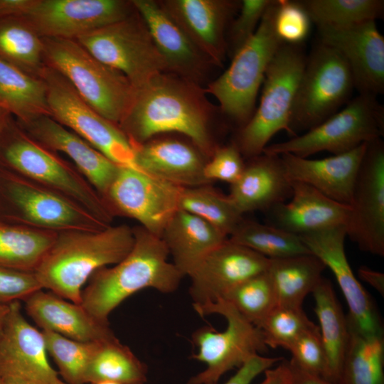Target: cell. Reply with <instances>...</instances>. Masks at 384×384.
I'll return each instance as SVG.
<instances>
[{
  "instance_id": "obj_30",
  "label": "cell",
  "mask_w": 384,
  "mask_h": 384,
  "mask_svg": "<svg viewBox=\"0 0 384 384\" xmlns=\"http://www.w3.org/2000/svg\"><path fill=\"white\" fill-rule=\"evenodd\" d=\"M311 294L326 354L324 378L338 384L349 338L347 317L329 279L322 277Z\"/></svg>"
},
{
  "instance_id": "obj_21",
  "label": "cell",
  "mask_w": 384,
  "mask_h": 384,
  "mask_svg": "<svg viewBox=\"0 0 384 384\" xmlns=\"http://www.w3.org/2000/svg\"><path fill=\"white\" fill-rule=\"evenodd\" d=\"M160 4L209 62L223 64L228 50L225 28L240 2L170 0Z\"/></svg>"
},
{
  "instance_id": "obj_47",
  "label": "cell",
  "mask_w": 384,
  "mask_h": 384,
  "mask_svg": "<svg viewBox=\"0 0 384 384\" xmlns=\"http://www.w3.org/2000/svg\"><path fill=\"white\" fill-rule=\"evenodd\" d=\"M43 289L34 272L0 267V305L23 302Z\"/></svg>"
},
{
  "instance_id": "obj_4",
  "label": "cell",
  "mask_w": 384,
  "mask_h": 384,
  "mask_svg": "<svg viewBox=\"0 0 384 384\" xmlns=\"http://www.w3.org/2000/svg\"><path fill=\"white\" fill-rule=\"evenodd\" d=\"M0 166L78 203L110 225L114 214L78 169L29 137L11 116L0 132Z\"/></svg>"
},
{
  "instance_id": "obj_9",
  "label": "cell",
  "mask_w": 384,
  "mask_h": 384,
  "mask_svg": "<svg viewBox=\"0 0 384 384\" xmlns=\"http://www.w3.org/2000/svg\"><path fill=\"white\" fill-rule=\"evenodd\" d=\"M355 89L343 57L319 41L306 55L287 134L294 137L319 125L346 105Z\"/></svg>"
},
{
  "instance_id": "obj_17",
  "label": "cell",
  "mask_w": 384,
  "mask_h": 384,
  "mask_svg": "<svg viewBox=\"0 0 384 384\" xmlns=\"http://www.w3.org/2000/svg\"><path fill=\"white\" fill-rule=\"evenodd\" d=\"M270 260L228 238L203 258L188 274L196 309L223 299L245 280L267 271Z\"/></svg>"
},
{
  "instance_id": "obj_39",
  "label": "cell",
  "mask_w": 384,
  "mask_h": 384,
  "mask_svg": "<svg viewBox=\"0 0 384 384\" xmlns=\"http://www.w3.org/2000/svg\"><path fill=\"white\" fill-rule=\"evenodd\" d=\"M311 22L319 26H347L376 21L384 14L383 0H302Z\"/></svg>"
},
{
  "instance_id": "obj_35",
  "label": "cell",
  "mask_w": 384,
  "mask_h": 384,
  "mask_svg": "<svg viewBox=\"0 0 384 384\" xmlns=\"http://www.w3.org/2000/svg\"><path fill=\"white\" fill-rule=\"evenodd\" d=\"M0 60L40 78L46 65L43 38L25 18H0Z\"/></svg>"
},
{
  "instance_id": "obj_23",
  "label": "cell",
  "mask_w": 384,
  "mask_h": 384,
  "mask_svg": "<svg viewBox=\"0 0 384 384\" xmlns=\"http://www.w3.org/2000/svg\"><path fill=\"white\" fill-rule=\"evenodd\" d=\"M367 143L350 151L321 159L292 154H283L280 157L291 182L305 183L330 199L350 206Z\"/></svg>"
},
{
  "instance_id": "obj_19",
  "label": "cell",
  "mask_w": 384,
  "mask_h": 384,
  "mask_svg": "<svg viewBox=\"0 0 384 384\" xmlns=\"http://www.w3.org/2000/svg\"><path fill=\"white\" fill-rule=\"evenodd\" d=\"M319 41L336 49L348 63L358 94L384 92V37L375 21L317 26Z\"/></svg>"
},
{
  "instance_id": "obj_49",
  "label": "cell",
  "mask_w": 384,
  "mask_h": 384,
  "mask_svg": "<svg viewBox=\"0 0 384 384\" xmlns=\"http://www.w3.org/2000/svg\"><path fill=\"white\" fill-rule=\"evenodd\" d=\"M265 372V378L260 384H290L292 370L289 361H283L274 368H268Z\"/></svg>"
},
{
  "instance_id": "obj_57",
  "label": "cell",
  "mask_w": 384,
  "mask_h": 384,
  "mask_svg": "<svg viewBox=\"0 0 384 384\" xmlns=\"http://www.w3.org/2000/svg\"><path fill=\"white\" fill-rule=\"evenodd\" d=\"M0 384H2V380H1V376H0Z\"/></svg>"
},
{
  "instance_id": "obj_2",
  "label": "cell",
  "mask_w": 384,
  "mask_h": 384,
  "mask_svg": "<svg viewBox=\"0 0 384 384\" xmlns=\"http://www.w3.org/2000/svg\"><path fill=\"white\" fill-rule=\"evenodd\" d=\"M134 241L119 262L96 271L82 289L80 304L96 319L108 322L110 314L136 292L152 288L174 292L183 276L168 261V249L161 237L142 226L133 228Z\"/></svg>"
},
{
  "instance_id": "obj_22",
  "label": "cell",
  "mask_w": 384,
  "mask_h": 384,
  "mask_svg": "<svg viewBox=\"0 0 384 384\" xmlns=\"http://www.w3.org/2000/svg\"><path fill=\"white\" fill-rule=\"evenodd\" d=\"M18 124L29 137L44 147L68 156L105 200L120 166L49 115L39 116Z\"/></svg>"
},
{
  "instance_id": "obj_10",
  "label": "cell",
  "mask_w": 384,
  "mask_h": 384,
  "mask_svg": "<svg viewBox=\"0 0 384 384\" xmlns=\"http://www.w3.org/2000/svg\"><path fill=\"white\" fill-rule=\"evenodd\" d=\"M383 134V106L377 97L358 94L319 125L287 141L267 145L263 153L303 158L321 151L336 155L381 138Z\"/></svg>"
},
{
  "instance_id": "obj_32",
  "label": "cell",
  "mask_w": 384,
  "mask_h": 384,
  "mask_svg": "<svg viewBox=\"0 0 384 384\" xmlns=\"http://www.w3.org/2000/svg\"><path fill=\"white\" fill-rule=\"evenodd\" d=\"M0 107L19 123L50 116L45 82L0 60Z\"/></svg>"
},
{
  "instance_id": "obj_43",
  "label": "cell",
  "mask_w": 384,
  "mask_h": 384,
  "mask_svg": "<svg viewBox=\"0 0 384 384\" xmlns=\"http://www.w3.org/2000/svg\"><path fill=\"white\" fill-rule=\"evenodd\" d=\"M311 23L299 1L278 0L274 26L283 43L302 44L309 36Z\"/></svg>"
},
{
  "instance_id": "obj_55",
  "label": "cell",
  "mask_w": 384,
  "mask_h": 384,
  "mask_svg": "<svg viewBox=\"0 0 384 384\" xmlns=\"http://www.w3.org/2000/svg\"><path fill=\"white\" fill-rule=\"evenodd\" d=\"M11 115L4 109L0 107V132Z\"/></svg>"
},
{
  "instance_id": "obj_42",
  "label": "cell",
  "mask_w": 384,
  "mask_h": 384,
  "mask_svg": "<svg viewBox=\"0 0 384 384\" xmlns=\"http://www.w3.org/2000/svg\"><path fill=\"white\" fill-rule=\"evenodd\" d=\"M302 307L277 306L265 318L260 329L267 347L287 350L304 332L316 328Z\"/></svg>"
},
{
  "instance_id": "obj_48",
  "label": "cell",
  "mask_w": 384,
  "mask_h": 384,
  "mask_svg": "<svg viewBox=\"0 0 384 384\" xmlns=\"http://www.w3.org/2000/svg\"><path fill=\"white\" fill-rule=\"evenodd\" d=\"M281 360L282 358L264 357L256 354L238 368L236 373L224 384H250L258 375Z\"/></svg>"
},
{
  "instance_id": "obj_40",
  "label": "cell",
  "mask_w": 384,
  "mask_h": 384,
  "mask_svg": "<svg viewBox=\"0 0 384 384\" xmlns=\"http://www.w3.org/2000/svg\"><path fill=\"white\" fill-rule=\"evenodd\" d=\"M42 333L60 378L66 384H85L87 368L100 341H80L52 331Z\"/></svg>"
},
{
  "instance_id": "obj_8",
  "label": "cell",
  "mask_w": 384,
  "mask_h": 384,
  "mask_svg": "<svg viewBox=\"0 0 384 384\" xmlns=\"http://www.w3.org/2000/svg\"><path fill=\"white\" fill-rule=\"evenodd\" d=\"M277 5L278 0H273L254 36L233 56L228 69L207 88L218 101L221 112L242 126L252 116L268 65L284 43L275 31Z\"/></svg>"
},
{
  "instance_id": "obj_1",
  "label": "cell",
  "mask_w": 384,
  "mask_h": 384,
  "mask_svg": "<svg viewBox=\"0 0 384 384\" xmlns=\"http://www.w3.org/2000/svg\"><path fill=\"white\" fill-rule=\"evenodd\" d=\"M134 146L156 134L178 132L206 154L215 148L208 129L206 107L192 82L161 73L136 89L133 101L118 124Z\"/></svg>"
},
{
  "instance_id": "obj_50",
  "label": "cell",
  "mask_w": 384,
  "mask_h": 384,
  "mask_svg": "<svg viewBox=\"0 0 384 384\" xmlns=\"http://www.w3.org/2000/svg\"><path fill=\"white\" fill-rule=\"evenodd\" d=\"M34 0H0V18L23 17Z\"/></svg>"
},
{
  "instance_id": "obj_27",
  "label": "cell",
  "mask_w": 384,
  "mask_h": 384,
  "mask_svg": "<svg viewBox=\"0 0 384 384\" xmlns=\"http://www.w3.org/2000/svg\"><path fill=\"white\" fill-rule=\"evenodd\" d=\"M132 3L165 59L169 70H174L186 80H198L203 71L204 65L209 61L160 3L151 0H134Z\"/></svg>"
},
{
  "instance_id": "obj_41",
  "label": "cell",
  "mask_w": 384,
  "mask_h": 384,
  "mask_svg": "<svg viewBox=\"0 0 384 384\" xmlns=\"http://www.w3.org/2000/svg\"><path fill=\"white\" fill-rule=\"evenodd\" d=\"M222 299L230 304L247 321L258 328L277 306L266 272L240 284Z\"/></svg>"
},
{
  "instance_id": "obj_36",
  "label": "cell",
  "mask_w": 384,
  "mask_h": 384,
  "mask_svg": "<svg viewBox=\"0 0 384 384\" xmlns=\"http://www.w3.org/2000/svg\"><path fill=\"white\" fill-rule=\"evenodd\" d=\"M146 380V366L114 335L99 342L85 374V384L102 380L144 384Z\"/></svg>"
},
{
  "instance_id": "obj_33",
  "label": "cell",
  "mask_w": 384,
  "mask_h": 384,
  "mask_svg": "<svg viewBox=\"0 0 384 384\" xmlns=\"http://www.w3.org/2000/svg\"><path fill=\"white\" fill-rule=\"evenodd\" d=\"M58 233L0 220V267L34 272Z\"/></svg>"
},
{
  "instance_id": "obj_18",
  "label": "cell",
  "mask_w": 384,
  "mask_h": 384,
  "mask_svg": "<svg viewBox=\"0 0 384 384\" xmlns=\"http://www.w3.org/2000/svg\"><path fill=\"white\" fill-rule=\"evenodd\" d=\"M311 254L329 267L336 277L349 309L347 318L361 332L383 335L378 309L369 294L359 283L347 260L344 241L346 225L299 235Z\"/></svg>"
},
{
  "instance_id": "obj_11",
  "label": "cell",
  "mask_w": 384,
  "mask_h": 384,
  "mask_svg": "<svg viewBox=\"0 0 384 384\" xmlns=\"http://www.w3.org/2000/svg\"><path fill=\"white\" fill-rule=\"evenodd\" d=\"M201 316L222 315L227 327L217 331L209 326L196 330L192 341L197 347L193 358L206 364L204 370L191 377L188 384H217L228 371L240 368L256 354L267 351L262 330L223 299L195 309Z\"/></svg>"
},
{
  "instance_id": "obj_56",
  "label": "cell",
  "mask_w": 384,
  "mask_h": 384,
  "mask_svg": "<svg viewBox=\"0 0 384 384\" xmlns=\"http://www.w3.org/2000/svg\"><path fill=\"white\" fill-rule=\"evenodd\" d=\"M92 384H120V383L113 382V381L102 380V381H98V382H96V383H93Z\"/></svg>"
},
{
  "instance_id": "obj_29",
  "label": "cell",
  "mask_w": 384,
  "mask_h": 384,
  "mask_svg": "<svg viewBox=\"0 0 384 384\" xmlns=\"http://www.w3.org/2000/svg\"><path fill=\"white\" fill-rule=\"evenodd\" d=\"M173 264L184 277L227 236L199 217L178 209L161 236Z\"/></svg>"
},
{
  "instance_id": "obj_54",
  "label": "cell",
  "mask_w": 384,
  "mask_h": 384,
  "mask_svg": "<svg viewBox=\"0 0 384 384\" xmlns=\"http://www.w3.org/2000/svg\"><path fill=\"white\" fill-rule=\"evenodd\" d=\"M9 311V304L0 305V336L4 325V322Z\"/></svg>"
},
{
  "instance_id": "obj_51",
  "label": "cell",
  "mask_w": 384,
  "mask_h": 384,
  "mask_svg": "<svg viewBox=\"0 0 384 384\" xmlns=\"http://www.w3.org/2000/svg\"><path fill=\"white\" fill-rule=\"evenodd\" d=\"M359 277L374 288L382 296L384 295V274L366 266H361L358 270Z\"/></svg>"
},
{
  "instance_id": "obj_7",
  "label": "cell",
  "mask_w": 384,
  "mask_h": 384,
  "mask_svg": "<svg viewBox=\"0 0 384 384\" xmlns=\"http://www.w3.org/2000/svg\"><path fill=\"white\" fill-rule=\"evenodd\" d=\"M306 59L302 44L284 43L272 58L262 82L260 105L234 142L242 156H259L278 132L288 133Z\"/></svg>"
},
{
  "instance_id": "obj_46",
  "label": "cell",
  "mask_w": 384,
  "mask_h": 384,
  "mask_svg": "<svg viewBox=\"0 0 384 384\" xmlns=\"http://www.w3.org/2000/svg\"><path fill=\"white\" fill-rule=\"evenodd\" d=\"M235 143L215 149L210 159L206 162L205 177L210 182L219 180L231 184L241 176L245 164Z\"/></svg>"
},
{
  "instance_id": "obj_12",
  "label": "cell",
  "mask_w": 384,
  "mask_h": 384,
  "mask_svg": "<svg viewBox=\"0 0 384 384\" xmlns=\"http://www.w3.org/2000/svg\"><path fill=\"white\" fill-rule=\"evenodd\" d=\"M40 78L46 87L50 116L119 166L134 165V147L117 124L90 107L60 73L45 65Z\"/></svg>"
},
{
  "instance_id": "obj_14",
  "label": "cell",
  "mask_w": 384,
  "mask_h": 384,
  "mask_svg": "<svg viewBox=\"0 0 384 384\" xmlns=\"http://www.w3.org/2000/svg\"><path fill=\"white\" fill-rule=\"evenodd\" d=\"M182 189L137 167L120 166L105 201L114 215L133 218L147 231L161 237L179 209Z\"/></svg>"
},
{
  "instance_id": "obj_13",
  "label": "cell",
  "mask_w": 384,
  "mask_h": 384,
  "mask_svg": "<svg viewBox=\"0 0 384 384\" xmlns=\"http://www.w3.org/2000/svg\"><path fill=\"white\" fill-rule=\"evenodd\" d=\"M76 41L97 60L122 73L135 89L169 70L143 20L132 14Z\"/></svg>"
},
{
  "instance_id": "obj_3",
  "label": "cell",
  "mask_w": 384,
  "mask_h": 384,
  "mask_svg": "<svg viewBox=\"0 0 384 384\" xmlns=\"http://www.w3.org/2000/svg\"><path fill=\"white\" fill-rule=\"evenodd\" d=\"M134 241L133 228L124 224L96 231L58 233L34 273L43 289L80 304L92 275L121 261Z\"/></svg>"
},
{
  "instance_id": "obj_34",
  "label": "cell",
  "mask_w": 384,
  "mask_h": 384,
  "mask_svg": "<svg viewBox=\"0 0 384 384\" xmlns=\"http://www.w3.org/2000/svg\"><path fill=\"white\" fill-rule=\"evenodd\" d=\"M347 321L349 338L338 384H384L383 334H366Z\"/></svg>"
},
{
  "instance_id": "obj_24",
  "label": "cell",
  "mask_w": 384,
  "mask_h": 384,
  "mask_svg": "<svg viewBox=\"0 0 384 384\" xmlns=\"http://www.w3.org/2000/svg\"><path fill=\"white\" fill-rule=\"evenodd\" d=\"M292 193L288 202L270 210L272 225L297 235L339 225H346L350 206L325 196L313 187L292 181Z\"/></svg>"
},
{
  "instance_id": "obj_28",
  "label": "cell",
  "mask_w": 384,
  "mask_h": 384,
  "mask_svg": "<svg viewBox=\"0 0 384 384\" xmlns=\"http://www.w3.org/2000/svg\"><path fill=\"white\" fill-rule=\"evenodd\" d=\"M201 154L175 139L149 140L134 146V165L141 171L182 188L209 184Z\"/></svg>"
},
{
  "instance_id": "obj_26",
  "label": "cell",
  "mask_w": 384,
  "mask_h": 384,
  "mask_svg": "<svg viewBox=\"0 0 384 384\" xmlns=\"http://www.w3.org/2000/svg\"><path fill=\"white\" fill-rule=\"evenodd\" d=\"M292 193L280 156L262 154L250 158L240 178L230 186L228 196L243 215L270 210L286 202Z\"/></svg>"
},
{
  "instance_id": "obj_53",
  "label": "cell",
  "mask_w": 384,
  "mask_h": 384,
  "mask_svg": "<svg viewBox=\"0 0 384 384\" xmlns=\"http://www.w3.org/2000/svg\"><path fill=\"white\" fill-rule=\"evenodd\" d=\"M1 378L2 384H41L34 380L16 375H4L1 376Z\"/></svg>"
},
{
  "instance_id": "obj_15",
  "label": "cell",
  "mask_w": 384,
  "mask_h": 384,
  "mask_svg": "<svg viewBox=\"0 0 384 384\" xmlns=\"http://www.w3.org/2000/svg\"><path fill=\"white\" fill-rule=\"evenodd\" d=\"M349 206L346 236L361 250L383 257L384 143L381 138L366 144Z\"/></svg>"
},
{
  "instance_id": "obj_45",
  "label": "cell",
  "mask_w": 384,
  "mask_h": 384,
  "mask_svg": "<svg viewBox=\"0 0 384 384\" xmlns=\"http://www.w3.org/2000/svg\"><path fill=\"white\" fill-rule=\"evenodd\" d=\"M273 0H243L232 22L229 49L233 56L255 33L262 18Z\"/></svg>"
},
{
  "instance_id": "obj_52",
  "label": "cell",
  "mask_w": 384,
  "mask_h": 384,
  "mask_svg": "<svg viewBox=\"0 0 384 384\" xmlns=\"http://www.w3.org/2000/svg\"><path fill=\"white\" fill-rule=\"evenodd\" d=\"M289 363L292 370V379L290 384H338L321 376L305 372L290 361Z\"/></svg>"
},
{
  "instance_id": "obj_5",
  "label": "cell",
  "mask_w": 384,
  "mask_h": 384,
  "mask_svg": "<svg viewBox=\"0 0 384 384\" xmlns=\"http://www.w3.org/2000/svg\"><path fill=\"white\" fill-rule=\"evenodd\" d=\"M46 65L60 73L101 116L119 124L136 89L120 72L102 63L76 40L43 38Z\"/></svg>"
},
{
  "instance_id": "obj_25",
  "label": "cell",
  "mask_w": 384,
  "mask_h": 384,
  "mask_svg": "<svg viewBox=\"0 0 384 384\" xmlns=\"http://www.w3.org/2000/svg\"><path fill=\"white\" fill-rule=\"evenodd\" d=\"M24 302V309L41 331L56 333L80 341H98L114 334L109 326L94 318L80 304L40 289Z\"/></svg>"
},
{
  "instance_id": "obj_20",
  "label": "cell",
  "mask_w": 384,
  "mask_h": 384,
  "mask_svg": "<svg viewBox=\"0 0 384 384\" xmlns=\"http://www.w3.org/2000/svg\"><path fill=\"white\" fill-rule=\"evenodd\" d=\"M0 375L21 376L41 384H66L50 363L42 331L26 319L21 302L9 304L0 336Z\"/></svg>"
},
{
  "instance_id": "obj_37",
  "label": "cell",
  "mask_w": 384,
  "mask_h": 384,
  "mask_svg": "<svg viewBox=\"0 0 384 384\" xmlns=\"http://www.w3.org/2000/svg\"><path fill=\"white\" fill-rule=\"evenodd\" d=\"M228 240L268 259L311 254L299 235L253 220L242 219Z\"/></svg>"
},
{
  "instance_id": "obj_31",
  "label": "cell",
  "mask_w": 384,
  "mask_h": 384,
  "mask_svg": "<svg viewBox=\"0 0 384 384\" xmlns=\"http://www.w3.org/2000/svg\"><path fill=\"white\" fill-rule=\"evenodd\" d=\"M269 260L266 272L277 306L302 307L305 297L322 278L324 264L313 254Z\"/></svg>"
},
{
  "instance_id": "obj_6",
  "label": "cell",
  "mask_w": 384,
  "mask_h": 384,
  "mask_svg": "<svg viewBox=\"0 0 384 384\" xmlns=\"http://www.w3.org/2000/svg\"><path fill=\"white\" fill-rule=\"evenodd\" d=\"M0 220L55 233L110 226L71 199L1 166Z\"/></svg>"
},
{
  "instance_id": "obj_16",
  "label": "cell",
  "mask_w": 384,
  "mask_h": 384,
  "mask_svg": "<svg viewBox=\"0 0 384 384\" xmlns=\"http://www.w3.org/2000/svg\"><path fill=\"white\" fill-rule=\"evenodd\" d=\"M132 1L34 0L22 17L42 38L76 40L132 14Z\"/></svg>"
},
{
  "instance_id": "obj_44",
  "label": "cell",
  "mask_w": 384,
  "mask_h": 384,
  "mask_svg": "<svg viewBox=\"0 0 384 384\" xmlns=\"http://www.w3.org/2000/svg\"><path fill=\"white\" fill-rule=\"evenodd\" d=\"M289 361L301 370L325 378L326 359L319 328L311 329L301 334L288 348Z\"/></svg>"
},
{
  "instance_id": "obj_38",
  "label": "cell",
  "mask_w": 384,
  "mask_h": 384,
  "mask_svg": "<svg viewBox=\"0 0 384 384\" xmlns=\"http://www.w3.org/2000/svg\"><path fill=\"white\" fill-rule=\"evenodd\" d=\"M179 209L206 221L227 237L243 219L228 196H223L207 185L183 188Z\"/></svg>"
}]
</instances>
